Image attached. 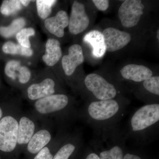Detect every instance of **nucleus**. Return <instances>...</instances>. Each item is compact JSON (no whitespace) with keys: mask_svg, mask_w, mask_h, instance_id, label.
I'll return each instance as SVG.
<instances>
[{"mask_svg":"<svg viewBox=\"0 0 159 159\" xmlns=\"http://www.w3.org/2000/svg\"><path fill=\"white\" fill-rule=\"evenodd\" d=\"M159 124V104H145L135 111L128 123L126 138H131L141 144L150 142L157 133Z\"/></svg>","mask_w":159,"mask_h":159,"instance_id":"1","label":"nucleus"},{"mask_svg":"<svg viewBox=\"0 0 159 159\" xmlns=\"http://www.w3.org/2000/svg\"><path fill=\"white\" fill-rule=\"evenodd\" d=\"M125 103L116 99L92 101L85 108L90 125L97 131L115 127L126 109Z\"/></svg>","mask_w":159,"mask_h":159,"instance_id":"2","label":"nucleus"},{"mask_svg":"<svg viewBox=\"0 0 159 159\" xmlns=\"http://www.w3.org/2000/svg\"><path fill=\"white\" fill-rule=\"evenodd\" d=\"M98 136L95 139L107 148L100 152V159H123L124 145H125V134L122 133L116 127L97 132Z\"/></svg>","mask_w":159,"mask_h":159,"instance_id":"3","label":"nucleus"},{"mask_svg":"<svg viewBox=\"0 0 159 159\" xmlns=\"http://www.w3.org/2000/svg\"><path fill=\"white\" fill-rule=\"evenodd\" d=\"M84 83L87 89L96 99L95 101L116 99L119 93L115 85L98 74L88 75Z\"/></svg>","mask_w":159,"mask_h":159,"instance_id":"4","label":"nucleus"},{"mask_svg":"<svg viewBox=\"0 0 159 159\" xmlns=\"http://www.w3.org/2000/svg\"><path fill=\"white\" fill-rule=\"evenodd\" d=\"M19 124L11 116H6L0 120V150L12 151L17 144Z\"/></svg>","mask_w":159,"mask_h":159,"instance_id":"5","label":"nucleus"},{"mask_svg":"<svg viewBox=\"0 0 159 159\" xmlns=\"http://www.w3.org/2000/svg\"><path fill=\"white\" fill-rule=\"evenodd\" d=\"M144 7L140 0L124 1L118 11V16L122 26L130 28L137 25L144 13Z\"/></svg>","mask_w":159,"mask_h":159,"instance_id":"6","label":"nucleus"},{"mask_svg":"<svg viewBox=\"0 0 159 159\" xmlns=\"http://www.w3.org/2000/svg\"><path fill=\"white\" fill-rule=\"evenodd\" d=\"M90 20L82 3L75 1L72 5L70 16L69 19V31L72 34H77L87 29Z\"/></svg>","mask_w":159,"mask_h":159,"instance_id":"7","label":"nucleus"},{"mask_svg":"<svg viewBox=\"0 0 159 159\" xmlns=\"http://www.w3.org/2000/svg\"><path fill=\"white\" fill-rule=\"evenodd\" d=\"M69 103V98L66 95L53 94L38 99L34 106L40 113L47 114L62 110L67 107Z\"/></svg>","mask_w":159,"mask_h":159,"instance_id":"8","label":"nucleus"},{"mask_svg":"<svg viewBox=\"0 0 159 159\" xmlns=\"http://www.w3.org/2000/svg\"><path fill=\"white\" fill-rule=\"evenodd\" d=\"M102 34L106 51L108 52H114L122 49L130 42L131 39L129 33L113 28H107Z\"/></svg>","mask_w":159,"mask_h":159,"instance_id":"9","label":"nucleus"},{"mask_svg":"<svg viewBox=\"0 0 159 159\" xmlns=\"http://www.w3.org/2000/svg\"><path fill=\"white\" fill-rule=\"evenodd\" d=\"M68 51V54L62 57L61 64L66 75L70 76L77 67L84 61V57L82 48L79 45H73L69 48Z\"/></svg>","mask_w":159,"mask_h":159,"instance_id":"10","label":"nucleus"},{"mask_svg":"<svg viewBox=\"0 0 159 159\" xmlns=\"http://www.w3.org/2000/svg\"><path fill=\"white\" fill-rule=\"evenodd\" d=\"M124 79L135 82H142L152 77L153 73L150 69L143 65L129 64L125 66L120 70Z\"/></svg>","mask_w":159,"mask_h":159,"instance_id":"11","label":"nucleus"},{"mask_svg":"<svg viewBox=\"0 0 159 159\" xmlns=\"http://www.w3.org/2000/svg\"><path fill=\"white\" fill-rule=\"evenodd\" d=\"M69 17L64 11H58L55 16L47 18L45 21L46 29L57 37L61 38L64 35V29L69 25Z\"/></svg>","mask_w":159,"mask_h":159,"instance_id":"12","label":"nucleus"},{"mask_svg":"<svg viewBox=\"0 0 159 159\" xmlns=\"http://www.w3.org/2000/svg\"><path fill=\"white\" fill-rule=\"evenodd\" d=\"M54 87V80L47 78L39 84L30 85L28 89V97L31 100H36L53 95L55 93Z\"/></svg>","mask_w":159,"mask_h":159,"instance_id":"13","label":"nucleus"},{"mask_svg":"<svg viewBox=\"0 0 159 159\" xmlns=\"http://www.w3.org/2000/svg\"><path fill=\"white\" fill-rule=\"evenodd\" d=\"M5 72L8 77L13 80L18 78L22 84L27 83L31 78V73L27 67L21 66L19 61L11 60L7 63Z\"/></svg>","mask_w":159,"mask_h":159,"instance_id":"14","label":"nucleus"},{"mask_svg":"<svg viewBox=\"0 0 159 159\" xmlns=\"http://www.w3.org/2000/svg\"><path fill=\"white\" fill-rule=\"evenodd\" d=\"M84 41L88 43L93 47L94 57H101L104 55L106 48L102 33L98 30H93L87 33L83 39Z\"/></svg>","mask_w":159,"mask_h":159,"instance_id":"15","label":"nucleus"},{"mask_svg":"<svg viewBox=\"0 0 159 159\" xmlns=\"http://www.w3.org/2000/svg\"><path fill=\"white\" fill-rule=\"evenodd\" d=\"M62 56V51L59 42L54 39L47 41L46 52L43 56V60L47 65L52 66L55 65Z\"/></svg>","mask_w":159,"mask_h":159,"instance_id":"16","label":"nucleus"},{"mask_svg":"<svg viewBox=\"0 0 159 159\" xmlns=\"http://www.w3.org/2000/svg\"><path fill=\"white\" fill-rule=\"evenodd\" d=\"M50 132L46 129H42L34 134L30 139L28 145V150L32 154H36L43 149L51 141Z\"/></svg>","mask_w":159,"mask_h":159,"instance_id":"17","label":"nucleus"},{"mask_svg":"<svg viewBox=\"0 0 159 159\" xmlns=\"http://www.w3.org/2000/svg\"><path fill=\"white\" fill-rule=\"evenodd\" d=\"M35 125L33 121L26 117L21 118L19 124L17 143L19 145L28 144L34 135Z\"/></svg>","mask_w":159,"mask_h":159,"instance_id":"18","label":"nucleus"},{"mask_svg":"<svg viewBox=\"0 0 159 159\" xmlns=\"http://www.w3.org/2000/svg\"><path fill=\"white\" fill-rule=\"evenodd\" d=\"M25 20L23 18L14 20L7 27H0V35L6 38H9L17 34L25 25Z\"/></svg>","mask_w":159,"mask_h":159,"instance_id":"19","label":"nucleus"},{"mask_svg":"<svg viewBox=\"0 0 159 159\" xmlns=\"http://www.w3.org/2000/svg\"><path fill=\"white\" fill-rule=\"evenodd\" d=\"M2 51L6 54H20L27 57H30L33 54V51L31 48H25L20 44L11 41L7 42L4 44Z\"/></svg>","mask_w":159,"mask_h":159,"instance_id":"20","label":"nucleus"},{"mask_svg":"<svg viewBox=\"0 0 159 159\" xmlns=\"http://www.w3.org/2000/svg\"><path fill=\"white\" fill-rule=\"evenodd\" d=\"M22 5L19 0H5L0 7V11L4 15H11L20 11L22 9Z\"/></svg>","mask_w":159,"mask_h":159,"instance_id":"21","label":"nucleus"},{"mask_svg":"<svg viewBox=\"0 0 159 159\" xmlns=\"http://www.w3.org/2000/svg\"><path fill=\"white\" fill-rule=\"evenodd\" d=\"M57 2L54 0H37L36 1L38 14L43 19L47 18L51 11L52 6Z\"/></svg>","mask_w":159,"mask_h":159,"instance_id":"22","label":"nucleus"},{"mask_svg":"<svg viewBox=\"0 0 159 159\" xmlns=\"http://www.w3.org/2000/svg\"><path fill=\"white\" fill-rule=\"evenodd\" d=\"M142 82L143 88L146 92L157 97H159V76H152Z\"/></svg>","mask_w":159,"mask_h":159,"instance_id":"23","label":"nucleus"},{"mask_svg":"<svg viewBox=\"0 0 159 159\" xmlns=\"http://www.w3.org/2000/svg\"><path fill=\"white\" fill-rule=\"evenodd\" d=\"M35 34V31L32 28H25L20 30L16 34V37L19 43L25 48H30L31 43L29 41L30 36Z\"/></svg>","mask_w":159,"mask_h":159,"instance_id":"24","label":"nucleus"},{"mask_svg":"<svg viewBox=\"0 0 159 159\" xmlns=\"http://www.w3.org/2000/svg\"><path fill=\"white\" fill-rule=\"evenodd\" d=\"M76 148V146L73 143L66 144L60 148L53 159H69Z\"/></svg>","mask_w":159,"mask_h":159,"instance_id":"25","label":"nucleus"},{"mask_svg":"<svg viewBox=\"0 0 159 159\" xmlns=\"http://www.w3.org/2000/svg\"><path fill=\"white\" fill-rule=\"evenodd\" d=\"M53 156L50 152L49 148L44 147L40 151L34 159H53Z\"/></svg>","mask_w":159,"mask_h":159,"instance_id":"26","label":"nucleus"},{"mask_svg":"<svg viewBox=\"0 0 159 159\" xmlns=\"http://www.w3.org/2000/svg\"><path fill=\"white\" fill-rule=\"evenodd\" d=\"M93 2L100 11H105L109 6V1L107 0H93Z\"/></svg>","mask_w":159,"mask_h":159,"instance_id":"27","label":"nucleus"},{"mask_svg":"<svg viewBox=\"0 0 159 159\" xmlns=\"http://www.w3.org/2000/svg\"><path fill=\"white\" fill-rule=\"evenodd\" d=\"M123 159H142L139 156L130 153H126L124 155Z\"/></svg>","mask_w":159,"mask_h":159,"instance_id":"28","label":"nucleus"},{"mask_svg":"<svg viewBox=\"0 0 159 159\" xmlns=\"http://www.w3.org/2000/svg\"><path fill=\"white\" fill-rule=\"evenodd\" d=\"M85 159H100L99 156L95 152H91L87 156Z\"/></svg>","mask_w":159,"mask_h":159,"instance_id":"29","label":"nucleus"},{"mask_svg":"<svg viewBox=\"0 0 159 159\" xmlns=\"http://www.w3.org/2000/svg\"><path fill=\"white\" fill-rule=\"evenodd\" d=\"M20 2L23 6H27L29 5L31 1H29V0H21Z\"/></svg>","mask_w":159,"mask_h":159,"instance_id":"30","label":"nucleus"},{"mask_svg":"<svg viewBox=\"0 0 159 159\" xmlns=\"http://www.w3.org/2000/svg\"><path fill=\"white\" fill-rule=\"evenodd\" d=\"M2 109L0 107V119L2 118Z\"/></svg>","mask_w":159,"mask_h":159,"instance_id":"31","label":"nucleus"},{"mask_svg":"<svg viewBox=\"0 0 159 159\" xmlns=\"http://www.w3.org/2000/svg\"><path fill=\"white\" fill-rule=\"evenodd\" d=\"M157 38L158 39H159V30H158L157 32Z\"/></svg>","mask_w":159,"mask_h":159,"instance_id":"32","label":"nucleus"}]
</instances>
